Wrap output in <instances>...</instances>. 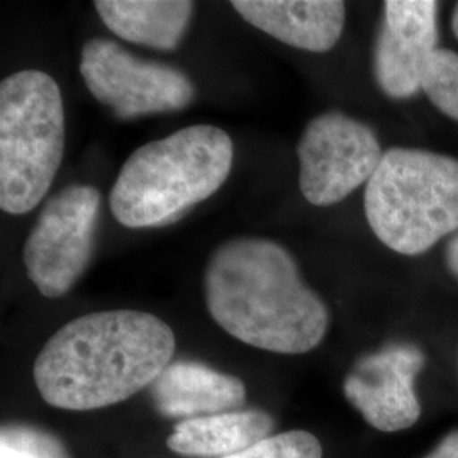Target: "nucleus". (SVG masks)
I'll return each mask as SVG.
<instances>
[{
  "label": "nucleus",
  "instance_id": "f257e3e1",
  "mask_svg": "<svg viewBox=\"0 0 458 458\" xmlns=\"http://www.w3.org/2000/svg\"><path fill=\"white\" fill-rule=\"evenodd\" d=\"M175 335L164 319L132 310L92 312L60 327L34 360L49 406L94 411L149 387L172 363Z\"/></svg>",
  "mask_w": 458,
  "mask_h": 458
},
{
  "label": "nucleus",
  "instance_id": "f03ea898",
  "mask_svg": "<svg viewBox=\"0 0 458 458\" xmlns=\"http://www.w3.org/2000/svg\"><path fill=\"white\" fill-rule=\"evenodd\" d=\"M204 289L214 321L250 346L301 355L327 335V304L304 284L294 257L272 240L223 243L208 263Z\"/></svg>",
  "mask_w": 458,
  "mask_h": 458
},
{
  "label": "nucleus",
  "instance_id": "7ed1b4c3",
  "mask_svg": "<svg viewBox=\"0 0 458 458\" xmlns=\"http://www.w3.org/2000/svg\"><path fill=\"white\" fill-rule=\"evenodd\" d=\"M233 158L228 132L211 124L149 141L119 170L109 197L111 213L126 228L172 225L223 187Z\"/></svg>",
  "mask_w": 458,
  "mask_h": 458
},
{
  "label": "nucleus",
  "instance_id": "20e7f679",
  "mask_svg": "<svg viewBox=\"0 0 458 458\" xmlns=\"http://www.w3.org/2000/svg\"><path fill=\"white\" fill-rule=\"evenodd\" d=\"M363 208L384 245L401 255H423L458 231L457 158L389 148L365 185Z\"/></svg>",
  "mask_w": 458,
  "mask_h": 458
},
{
  "label": "nucleus",
  "instance_id": "39448f33",
  "mask_svg": "<svg viewBox=\"0 0 458 458\" xmlns=\"http://www.w3.org/2000/svg\"><path fill=\"white\" fill-rule=\"evenodd\" d=\"M65 111L55 79L24 70L0 83V208L26 214L47 197L64 160Z\"/></svg>",
  "mask_w": 458,
  "mask_h": 458
},
{
  "label": "nucleus",
  "instance_id": "423d86ee",
  "mask_svg": "<svg viewBox=\"0 0 458 458\" xmlns=\"http://www.w3.org/2000/svg\"><path fill=\"white\" fill-rule=\"evenodd\" d=\"M100 199L92 185H68L38 216L22 248V262L45 297L65 295L87 270L94 253Z\"/></svg>",
  "mask_w": 458,
  "mask_h": 458
},
{
  "label": "nucleus",
  "instance_id": "0eeeda50",
  "mask_svg": "<svg viewBox=\"0 0 458 458\" xmlns=\"http://www.w3.org/2000/svg\"><path fill=\"white\" fill-rule=\"evenodd\" d=\"M81 75L89 92L121 119L177 113L196 98L183 72L138 58L107 38L83 45Z\"/></svg>",
  "mask_w": 458,
  "mask_h": 458
},
{
  "label": "nucleus",
  "instance_id": "6e6552de",
  "mask_svg": "<svg viewBox=\"0 0 458 458\" xmlns=\"http://www.w3.org/2000/svg\"><path fill=\"white\" fill-rule=\"evenodd\" d=\"M297 157L302 196L312 206L325 208L367 185L384 151L372 128L350 115L327 113L306 126Z\"/></svg>",
  "mask_w": 458,
  "mask_h": 458
},
{
  "label": "nucleus",
  "instance_id": "1a4fd4ad",
  "mask_svg": "<svg viewBox=\"0 0 458 458\" xmlns=\"http://www.w3.org/2000/svg\"><path fill=\"white\" fill-rule=\"evenodd\" d=\"M425 360L414 344L386 346L355 363L344 378V397L376 429H408L421 414L414 380Z\"/></svg>",
  "mask_w": 458,
  "mask_h": 458
},
{
  "label": "nucleus",
  "instance_id": "9d476101",
  "mask_svg": "<svg viewBox=\"0 0 458 458\" xmlns=\"http://www.w3.org/2000/svg\"><path fill=\"white\" fill-rule=\"evenodd\" d=\"M438 2L387 0L374 45V77L387 98L421 90L425 70L438 49Z\"/></svg>",
  "mask_w": 458,
  "mask_h": 458
},
{
  "label": "nucleus",
  "instance_id": "9b49d317",
  "mask_svg": "<svg viewBox=\"0 0 458 458\" xmlns=\"http://www.w3.org/2000/svg\"><path fill=\"white\" fill-rule=\"evenodd\" d=\"M231 5L263 33L311 53L335 48L346 19L342 0H234Z\"/></svg>",
  "mask_w": 458,
  "mask_h": 458
},
{
  "label": "nucleus",
  "instance_id": "f8f14e48",
  "mask_svg": "<svg viewBox=\"0 0 458 458\" xmlns=\"http://www.w3.org/2000/svg\"><path fill=\"white\" fill-rule=\"evenodd\" d=\"M153 406L164 418L194 420L236 411L245 404L246 386L199 361H172L149 386Z\"/></svg>",
  "mask_w": 458,
  "mask_h": 458
},
{
  "label": "nucleus",
  "instance_id": "ddd939ff",
  "mask_svg": "<svg viewBox=\"0 0 458 458\" xmlns=\"http://www.w3.org/2000/svg\"><path fill=\"white\" fill-rule=\"evenodd\" d=\"M274 425L265 411H229L177 423L166 445L183 457L228 458L272 437Z\"/></svg>",
  "mask_w": 458,
  "mask_h": 458
},
{
  "label": "nucleus",
  "instance_id": "4468645a",
  "mask_svg": "<svg viewBox=\"0 0 458 458\" xmlns=\"http://www.w3.org/2000/svg\"><path fill=\"white\" fill-rule=\"evenodd\" d=\"M94 5L115 36L162 51L181 45L194 14L189 0H98Z\"/></svg>",
  "mask_w": 458,
  "mask_h": 458
},
{
  "label": "nucleus",
  "instance_id": "2eb2a0df",
  "mask_svg": "<svg viewBox=\"0 0 458 458\" xmlns=\"http://www.w3.org/2000/svg\"><path fill=\"white\" fill-rule=\"evenodd\" d=\"M421 90L440 113L458 123V53L446 48L433 53Z\"/></svg>",
  "mask_w": 458,
  "mask_h": 458
},
{
  "label": "nucleus",
  "instance_id": "dca6fc26",
  "mask_svg": "<svg viewBox=\"0 0 458 458\" xmlns=\"http://www.w3.org/2000/svg\"><path fill=\"white\" fill-rule=\"evenodd\" d=\"M0 458H70V454L53 433L17 423L2 426Z\"/></svg>",
  "mask_w": 458,
  "mask_h": 458
},
{
  "label": "nucleus",
  "instance_id": "f3484780",
  "mask_svg": "<svg viewBox=\"0 0 458 458\" xmlns=\"http://www.w3.org/2000/svg\"><path fill=\"white\" fill-rule=\"evenodd\" d=\"M228 458H323V448L314 435L295 429L272 435Z\"/></svg>",
  "mask_w": 458,
  "mask_h": 458
},
{
  "label": "nucleus",
  "instance_id": "a211bd4d",
  "mask_svg": "<svg viewBox=\"0 0 458 458\" xmlns=\"http://www.w3.org/2000/svg\"><path fill=\"white\" fill-rule=\"evenodd\" d=\"M426 458H458V431H452L448 437H445Z\"/></svg>",
  "mask_w": 458,
  "mask_h": 458
},
{
  "label": "nucleus",
  "instance_id": "6ab92c4d",
  "mask_svg": "<svg viewBox=\"0 0 458 458\" xmlns=\"http://www.w3.org/2000/svg\"><path fill=\"white\" fill-rule=\"evenodd\" d=\"M445 260H446V267L452 272V276L458 280V231L446 245Z\"/></svg>",
  "mask_w": 458,
  "mask_h": 458
},
{
  "label": "nucleus",
  "instance_id": "aec40b11",
  "mask_svg": "<svg viewBox=\"0 0 458 458\" xmlns=\"http://www.w3.org/2000/svg\"><path fill=\"white\" fill-rule=\"evenodd\" d=\"M452 30H454V34H455V38L458 39V4L455 5L454 16H452Z\"/></svg>",
  "mask_w": 458,
  "mask_h": 458
}]
</instances>
